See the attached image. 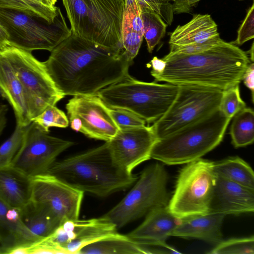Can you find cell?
Returning <instances> with one entry per match:
<instances>
[{
  "label": "cell",
  "mask_w": 254,
  "mask_h": 254,
  "mask_svg": "<svg viewBox=\"0 0 254 254\" xmlns=\"http://www.w3.org/2000/svg\"><path fill=\"white\" fill-rule=\"evenodd\" d=\"M109 111L119 128L145 126L146 122L144 120L130 111L113 108H109Z\"/></svg>",
  "instance_id": "cell-35"
},
{
  "label": "cell",
  "mask_w": 254,
  "mask_h": 254,
  "mask_svg": "<svg viewBox=\"0 0 254 254\" xmlns=\"http://www.w3.org/2000/svg\"><path fill=\"white\" fill-rule=\"evenodd\" d=\"M214 162L201 158L187 163L181 169L169 211L179 219L209 213L215 184Z\"/></svg>",
  "instance_id": "cell-9"
},
{
  "label": "cell",
  "mask_w": 254,
  "mask_h": 254,
  "mask_svg": "<svg viewBox=\"0 0 254 254\" xmlns=\"http://www.w3.org/2000/svg\"><path fill=\"white\" fill-rule=\"evenodd\" d=\"M162 59L166 62V66L161 73L152 75L155 81L221 90L239 84L251 62L247 52L223 40L200 53L168 54Z\"/></svg>",
  "instance_id": "cell-2"
},
{
  "label": "cell",
  "mask_w": 254,
  "mask_h": 254,
  "mask_svg": "<svg viewBox=\"0 0 254 254\" xmlns=\"http://www.w3.org/2000/svg\"><path fill=\"white\" fill-rule=\"evenodd\" d=\"M209 252L210 254H254L253 236L242 238L231 239L222 241Z\"/></svg>",
  "instance_id": "cell-31"
},
{
  "label": "cell",
  "mask_w": 254,
  "mask_h": 254,
  "mask_svg": "<svg viewBox=\"0 0 254 254\" xmlns=\"http://www.w3.org/2000/svg\"><path fill=\"white\" fill-rule=\"evenodd\" d=\"M168 175L163 166L155 163L145 168L135 184L112 209L102 217L118 229L145 216L152 209L168 206Z\"/></svg>",
  "instance_id": "cell-8"
},
{
  "label": "cell",
  "mask_w": 254,
  "mask_h": 254,
  "mask_svg": "<svg viewBox=\"0 0 254 254\" xmlns=\"http://www.w3.org/2000/svg\"><path fill=\"white\" fill-rule=\"evenodd\" d=\"M174 13L180 14L189 13L201 0H171Z\"/></svg>",
  "instance_id": "cell-39"
},
{
  "label": "cell",
  "mask_w": 254,
  "mask_h": 254,
  "mask_svg": "<svg viewBox=\"0 0 254 254\" xmlns=\"http://www.w3.org/2000/svg\"><path fill=\"white\" fill-rule=\"evenodd\" d=\"M254 211V189L216 176L209 212L239 215Z\"/></svg>",
  "instance_id": "cell-17"
},
{
  "label": "cell",
  "mask_w": 254,
  "mask_h": 254,
  "mask_svg": "<svg viewBox=\"0 0 254 254\" xmlns=\"http://www.w3.org/2000/svg\"><path fill=\"white\" fill-rule=\"evenodd\" d=\"M31 200L48 209L60 221L79 218L84 192L49 174L32 178Z\"/></svg>",
  "instance_id": "cell-15"
},
{
  "label": "cell",
  "mask_w": 254,
  "mask_h": 254,
  "mask_svg": "<svg viewBox=\"0 0 254 254\" xmlns=\"http://www.w3.org/2000/svg\"><path fill=\"white\" fill-rule=\"evenodd\" d=\"M222 39L219 34L205 41L185 45H170V54H193L206 51L218 44Z\"/></svg>",
  "instance_id": "cell-36"
},
{
  "label": "cell",
  "mask_w": 254,
  "mask_h": 254,
  "mask_svg": "<svg viewBox=\"0 0 254 254\" xmlns=\"http://www.w3.org/2000/svg\"><path fill=\"white\" fill-rule=\"evenodd\" d=\"M140 5L150 7L156 12L167 24L173 21L174 11L171 0H138Z\"/></svg>",
  "instance_id": "cell-37"
},
{
  "label": "cell",
  "mask_w": 254,
  "mask_h": 254,
  "mask_svg": "<svg viewBox=\"0 0 254 254\" xmlns=\"http://www.w3.org/2000/svg\"><path fill=\"white\" fill-rule=\"evenodd\" d=\"M20 212L25 226L40 239L50 235L61 223L49 209L32 200Z\"/></svg>",
  "instance_id": "cell-25"
},
{
  "label": "cell",
  "mask_w": 254,
  "mask_h": 254,
  "mask_svg": "<svg viewBox=\"0 0 254 254\" xmlns=\"http://www.w3.org/2000/svg\"><path fill=\"white\" fill-rule=\"evenodd\" d=\"M31 0L38 2L39 3H41V4H44V5L50 6L46 0Z\"/></svg>",
  "instance_id": "cell-45"
},
{
  "label": "cell",
  "mask_w": 254,
  "mask_h": 254,
  "mask_svg": "<svg viewBox=\"0 0 254 254\" xmlns=\"http://www.w3.org/2000/svg\"><path fill=\"white\" fill-rule=\"evenodd\" d=\"M0 25L8 36L10 46L31 52H51L71 34L63 15L50 21L33 11L0 7Z\"/></svg>",
  "instance_id": "cell-7"
},
{
  "label": "cell",
  "mask_w": 254,
  "mask_h": 254,
  "mask_svg": "<svg viewBox=\"0 0 254 254\" xmlns=\"http://www.w3.org/2000/svg\"><path fill=\"white\" fill-rule=\"evenodd\" d=\"M254 64L251 63L246 68L242 80L244 84L251 91L252 101H254Z\"/></svg>",
  "instance_id": "cell-40"
},
{
  "label": "cell",
  "mask_w": 254,
  "mask_h": 254,
  "mask_svg": "<svg viewBox=\"0 0 254 254\" xmlns=\"http://www.w3.org/2000/svg\"><path fill=\"white\" fill-rule=\"evenodd\" d=\"M246 104L240 96L239 84L223 90L219 110L227 118L232 119Z\"/></svg>",
  "instance_id": "cell-34"
},
{
  "label": "cell",
  "mask_w": 254,
  "mask_h": 254,
  "mask_svg": "<svg viewBox=\"0 0 254 254\" xmlns=\"http://www.w3.org/2000/svg\"><path fill=\"white\" fill-rule=\"evenodd\" d=\"M231 120L218 109L158 139L152 148L151 158L168 165L187 164L201 158L222 141Z\"/></svg>",
  "instance_id": "cell-4"
},
{
  "label": "cell",
  "mask_w": 254,
  "mask_h": 254,
  "mask_svg": "<svg viewBox=\"0 0 254 254\" xmlns=\"http://www.w3.org/2000/svg\"><path fill=\"white\" fill-rule=\"evenodd\" d=\"M219 34L209 14H194L186 24L178 25L170 34V45H185L205 41Z\"/></svg>",
  "instance_id": "cell-24"
},
{
  "label": "cell",
  "mask_w": 254,
  "mask_h": 254,
  "mask_svg": "<svg viewBox=\"0 0 254 254\" xmlns=\"http://www.w3.org/2000/svg\"><path fill=\"white\" fill-rule=\"evenodd\" d=\"M179 89L178 85L143 82L130 75L104 88L97 95L108 107L130 111L149 124L167 112Z\"/></svg>",
  "instance_id": "cell-6"
},
{
  "label": "cell",
  "mask_w": 254,
  "mask_h": 254,
  "mask_svg": "<svg viewBox=\"0 0 254 254\" xmlns=\"http://www.w3.org/2000/svg\"><path fill=\"white\" fill-rule=\"evenodd\" d=\"M131 60L123 47H104L72 34L43 63L64 95H93L130 76Z\"/></svg>",
  "instance_id": "cell-1"
},
{
  "label": "cell",
  "mask_w": 254,
  "mask_h": 254,
  "mask_svg": "<svg viewBox=\"0 0 254 254\" xmlns=\"http://www.w3.org/2000/svg\"><path fill=\"white\" fill-rule=\"evenodd\" d=\"M65 108L71 128L89 138L109 141L119 129L109 108L97 95L74 96Z\"/></svg>",
  "instance_id": "cell-13"
},
{
  "label": "cell",
  "mask_w": 254,
  "mask_h": 254,
  "mask_svg": "<svg viewBox=\"0 0 254 254\" xmlns=\"http://www.w3.org/2000/svg\"><path fill=\"white\" fill-rule=\"evenodd\" d=\"M251 52L250 53V60L252 62H254V43L252 44V47L250 51Z\"/></svg>",
  "instance_id": "cell-44"
},
{
  "label": "cell",
  "mask_w": 254,
  "mask_h": 254,
  "mask_svg": "<svg viewBox=\"0 0 254 254\" xmlns=\"http://www.w3.org/2000/svg\"><path fill=\"white\" fill-rule=\"evenodd\" d=\"M31 122L47 132H49L51 127L64 128L69 125L68 119L65 113L55 105L48 106L40 114L32 119Z\"/></svg>",
  "instance_id": "cell-32"
},
{
  "label": "cell",
  "mask_w": 254,
  "mask_h": 254,
  "mask_svg": "<svg viewBox=\"0 0 254 254\" xmlns=\"http://www.w3.org/2000/svg\"><path fill=\"white\" fill-rule=\"evenodd\" d=\"M121 40L124 49L131 59L137 55L143 40V22L138 0H124Z\"/></svg>",
  "instance_id": "cell-23"
},
{
  "label": "cell",
  "mask_w": 254,
  "mask_h": 254,
  "mask_svg": "<svg viewBox=\"0 0 254 254\" xmlns=\"http://www.w3.org/2000/svg\"><path fill=\"white\" fill-rule=\"evenodd\" d=\"M230 134L236 148L251 144L254 141V112L250 108L242 109L234 117Z\"/></svg>",
  "instance_id": "cell-28"
},
{
  "label": "cell",
  "mask_w": 254,
  "mask_h": 254,
  "mask_svg": "<svg viewBox=\"0 0 254 254\" xmlns=\"http://www.w3.org/2000/svg\"><path fill=\"white\" fill-rule=\"evenodd\" d=\"M79 254H149L146 247L130 240L126 235L99 240L85 246Z\"/></svg>",
  "instance_id": "cell-26"
},
{
  "label": "cell",
  "mask_w": 254,
  "mask_h": 254,
  "mask_svg": "<svg viewBox=\"0 0 254 254\" xmlns=\"http://www.w3.org/2000/svg\"><path fill=\"white\" fill-rule=\"evenodd\" d=\"M32 191V178L12 165L0 168V197L8 205L20 211L31 200Z\"/></svg>",
  "instance_id": "cell-21"
},
{
  "label": "cell",
  "mask_w": 254,
  "mask_h": 254,
  "mask_svg": "<svg viewBox=\"0 0 254 254\" xmlns=\"http://www.w3.org/2000/svg\"><path fill=\"white\" fill-rule=\"evenodd\" d=\"M158 140L151 126L119 128L107 141L112 158L120 168L128 173L151 158L153 145Z\"/></svg>",
  "instance_id": "cell-16"
},
{
  "label": "cell",
  "mask_w": 254,
  "mask_h": 254,
  "mask_svg": "<svg viewBox=\"0 0 254 254\" xmlns=\"http://www.w3.org/2000/svg\"><path fill=\"white\" fill-rule=\"evenodd\" d=\"M143 222L127 236L134 242L146 246L166 244V240L180 222L168 206L154 208L145 215Z\"/></svg>",
  "instance_id": "cell-18"
},
{
  "label": "cell",
  "mask_w": 254,
  "mask_h": 254,
  "mask_svg": "<svg viewBox=\"0 0 254 254\" xmlns=\"http://www.w3.org/2000/svg\"><path fill=\"white\" fill-rule=\"evenodd\" d=\"M47 174L83 192L100 197L128 188L138 178L116 165L107 142L83 153L56 161Z\"/></svg>",
  "instance_id": "cell-3"
},
{
  "label": "cell",
  "mask_w": 254,
  "mask_h": 254,
  "mask_svg": "<svg viewBox=\"0 0 254 254\" xmlns=\"http://www.w3.org/2000/svg\"><path fill=\"white\" fill-rule=\"evenodd\" d=\"M217 176L254 189V174L251 166L239 157H233L214 162Z\"/></svg>",
  "instance_id": "cell-27"
},
{
  "label": "cell",
  "mask_w": 254,
  "mask_h": 254,
  "mask_svg": "<svg viewBox=\"0 0 254 254\" xmlns=\"http://www.w3.org/2000/svg\"><path fill=\"white\" fill-rule=\"evenodd\" d=\"M225 216L209 212L181 219L171 236L197 239L217 245L223 241L221 227Z\"/></svg>",
  "instance_id": "cell-20"
},
{
  "label": "cell",
  "mask_w": 254,
  "mask_h": 254,
  "mask_svg": "<svg viewBox=\"0 0 254 254\" xmlns=\"http://www.w3.org/2000/svg\"><path fill=\"white\" fill-rule=\"evenodd\" d=\"M9 46L8 34L0 25V51L4 50Z\"/></svg>",
  "instance_id": "cell-43"
},
{
  "label": "cell",
  "mask_w": 254,
  "mask_h": 254,
  "mask_svg": "<svg viewBox=\"0 0 254 254\" xmlns=\"http://www.w3.org/2000/svg\"><path fill=\"white\" fill-rule=\"evenodd\" d=\"M116 226L101 216L88 219L63 221L55 231L45 239L60 254H79L81 249L105 239L118 237Z\"/></svg>",
  "instance_id": "cell-14"
},
{
  "label": "cell",
  "mask_w": 254,
  "mask_h": 254,
  "mask_svg": "<svg viewBox=\"0 0 254 254\" xmlns=\"http://www.w3.org/2000/svg\"><path fill=\"white\" fill-rule=\"evenodd\" d=\"M72 34L100 45L123 47L124 0H62Z\"/></svg>",
  "instance_id": "cell-5"
},
{
  "label": "cell",
  "mask_w": 254,
  "mask_h": 254,
  "mask_svg": "<svg viewBox=\"0 0 254 254\" xmlns=\"http://www.w3.org/2000/svg\"><path fill=\"white\" fill-rule=\"evenodd\" d=\"M254 37V3L249 9L246 16L240 26L235 42L236 45H242Z\"/></svg>",
  "instance_id": "cell-38"
},
{
  "label": "cell",
  "mask_w": 254,
  "mask_h": 254,
  "mask_svg": "<svg viewBox=\"0 0 254 254\" xmlns=\"http://www.w3.org/2000/svg\"><path fill=\"white\" fill-rule=\"evenodd\" d=\"M167 112L151 126L158 139L196 122L219 109L223 90L204 86L180 85Z\"/></svg>",
  "instance_id": "cell-11"
},
{
  "label": "cell",
  "mask_w": 254,
  "mask_h": 254,
  "mask_svg": "<svg viewBox=\"0 0 254 254\" xmlns=\"http://www.w3.org/2000/svg\"></svg>",
  "instance_id": "cell-48"
},
{
  "label": "cell",
  "mask_w": 254,
  "mask_h": 254,
  "mask_svg": "<svg viewBox=\"0 0 254 254\" xmlns=\"http://www.w3.org/2000/svg\"><path fill=\"white\" fill-rule=\"evenodd\" d=\"M0 96L1 98H2L3 99H6L5 95L0 87Z\"/></svg>",
  "instance_id": "cell-47"
},
{
  "label": "cell",
  "mask_w": 254,
  "mask_h": 254,
  "mask_svg": "<svg viewBox=\"0 0 254 254\" xmlns=\"http://www.w3.org/2000/svg\"><path fill=\"white\" fill-rule=\"evenodd\" d=\"M50 6H55L57 0H46Z\"/></svg>",
  "instance_id": "cell-46"
},
{
  "label": "cell",
  "mask_w": 254,
  "mask_h": 254,
  "mask_svg": "<svg viewBox=\"0 0 254 254\" xmlns=\"http://www.w3.org/2000/svg\"><path fill=\"white\" fill-rule=\"evenodd\" d=\"M143 22V35L147 46V50L152 53L166 33L167 24L150 7L141 5Z\"/></svg>",
  "instance_id": "cell-29"
},
{
  "label": "cell",
  "mask_w": 254,
  "mask_h": 254,
  "mask_svg": "<svg viewBox=\"0 0 254 254\" xmlns=\"http://www.w3.org/2000/svg\"><path fill=\"white\" fill-rule=\"evenodd\" d=\"M8 111L7 106L0 103V136L6 126Z\"/></svg>",
  "instance_id": "cell-42"
},
{
  "label": "cell",
  "mask_w": 254,
  "mask_h": 254,
  "mask_svg": "<svg viewBox=\"0 0 254 254\" xmlns=\"http://www.w3.org/2000/svg\"><path fill=\"white\" fill-rule=\"evenodd\" d=\"M149 67H152V70L150 73L151 75L159 74L163 72L166 66V62L162 59H158L157 57H154L148 64Z\"/></svg>",
  "instance_id": "cell-41"
},
{
  "label": "cell",
  "mask_w": 254,
  "mask_h": 254,
  "mask_svg": "<svg viewBox=\"0 0 254 254\" xmlns=\"http://www.w3.org/2000/svg\"><path fill=\"white\" fill-rule=\"evenodd\" d=\"M41 239L24 224L20 211L8 205L0 197V254H8L12 249Z\"/></svg>",
  "instance_id": "cell-19"
},
{
  "label": "cell",
  "mask_w": 254,
  "mask_h": 254,
  "mask_svg": "<svg viewBox=\"0 0 254 254\" xmlns=\"http://www.w3.org/2000/svg\"><path fill=\"white\" fill-rule=\"evenodd\" d=\"M25 127L16 125L11 135L0 145V168L11 165L21 146Z\"/></svg>",
  "instance_id": "cell-33"
},
{
  "label": "cell",
  "mask_w": 254,
  "mask_h": 254,
  "mask_svg": "<svg viewBox=\"0 0 254 254\" xmlns=\"http://www.w3.org/2000/svg\"><path fill=\"white\" fill-rule=\"evenodd\" d=\"M0 7L30 10L52 22L63 15L60 8L55 5H44L31 0H0Z\"/></svg>",
  "instance_id": "cell-30"
},
{
  "label": "cell",
  "mask_w": 254,
  "mask_h": 254,
  "mask_svg": "<svg viewBox=\"0 0 254 254\" xmlns=\"http://www.w3.org/2000/svg\"><path fill=\"white\" fill-rule=\"evenodd\" d=\"M1 51L21 84L31 120L65 96L56 86L43 62L31 52L12 46Z\"/></svg>",
  "instance_id": "cell-10"
},
{
  "label": "cell",
  "mask_w": 254,
  "mask_h": 254,
  "mask_svg": "<svg viewBox=\"0 0 254 254\" xmlns=\"http://www.w3.org/2000/svg\"><path fill=\"white\" fill-rule=\"evenodd\" d=\"M0 87L13 110L16 125L28 126L30 118L21 84L10 63L0 51Z\"/></svg>",
  "instance_id": "cell-22"
},
{
  "label": "cell",
  "mask_w": 254,
  "mask_h": 254,
  "mask_svg": "<svg viewBox=\"0 0 254 254\" xmlns=\"http://www.w3.org/2000/svg\"><path fill=\"white\" fill-rule=\"evenodd\" d=\"M74 144L49 135L31 122L25 127L21 146L11 165L31 178L47 174L58 156Z\"/></svg>",
  "instance_id": "cell-12"
}]
</instances>
